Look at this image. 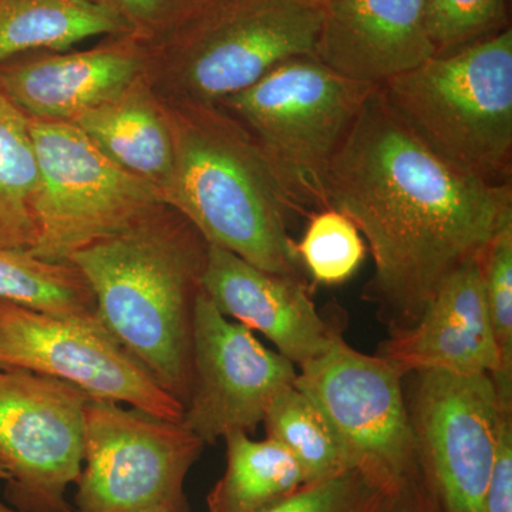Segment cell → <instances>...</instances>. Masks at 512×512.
<instances>
[{"instance_id": "1", "label": "cell", "mask_w": 512, "mask_h": 512, "mask_svg": "<svg viewBox=\"0 0 512 512\" xmlns=\"http://www.w3.org/2000/svg\"><path fill=\"white\" fill-rule=\"evenodd\" d=\"M326 208L366 238L375 276L365 298L390 336L412 329L441 284L481 259L512 218L511 183L494 184L441 160L376 89L325 180Z\"/></svg>"}, {"instance_id": "2", "label": "cell", "mask_w": 512, "mask_h": 512, "mask_svg": "<svg viewBox=\"0 0 512 512\" xmlns=\"http://www.w3.org/2000/svg\"><path fill=\"white\" fill-rule=\"evenodd\" d=\"M207 252L200 231L164 205L70 259L93 293L97 318L183 407L190 397L192 326Z\"/></svg>"}, {"instance_id": "3", "label": "cell", "mask_w": 512, "mask_h": 512, "mask_svg": "<svg viewBox=\"0 0 512 512\" xmlns=\"http://www.w3.org/2000/svg\"><path fill=\"white\" fill-rule=\"evenodd\" d=\"M165 107L174 136L165 204L208 244L271 274L303 281L288 231L295 212L244 128L217 104Z\"/></svg>"}, {"instance_id": "4", "label": "cell", "mask_w": 512, "mask_h": 512, "mask_svg": "<svg viewBox=\"0 0 512 512\" xmlns=\"http://www.w3.org/2000/svg\"><path fill=\"white\" fill-rule=\"evenodd\" d=\"M316 0H221L150 40L144 79L170 106H214L285 60L315 56Z\"/></svg>"}, {"instance_id": "5", "label": "cell", "mask_w": 512, "mask_h": 512, "mask_svg": "<svg viewBox=\"0 0 512 512\" xmlns=\"http://www.w3.org/2000/svg\"><path fill=\"white\" fill-rule=\"evenodd\" d=\"M380 92L441 160L488 183H511V28L433 56L387 80Z\"/></svg>"}, {"instance_id": "6", "label": "cell", "mask_w": 512, "mask_h": 512, "mask_svg": "<svg viewBox=\"0 0 512 512\" xmlns=\"http://www.w3.org/2000/svg\"><path fill=\"white\" fill-rule=\"evenodd\" d=\"M376 89L299 56L217 106L244 128L293 212L308 214L326 208L330 164Z\"/></svg>"}, {"instance_id": "7", "label": "cell", "mask_w": 512, "mask_h": 512, "mask_svg": "<svg viewBox=\"0 0 512 512\" xmlns=\"http://www.w3.org/2000/svg\"><path fill=\"white\" fill-rule=\"evenodd\" d=\"M39 185L30 254L70 264L80 249L121 234L165 204L153 184L114 164L73 123L29 119Z\"/></svg>"}, {"instance_id": "8", "label": "cell", "mask_w": 512, "mask_h": 512, "mask_svg": "<svg viewBox=\"0 0 512 512\" xmlns=\"http://www.w3.org/2000/svg\"><path fill=\"white\" fill-rule=\"evenodd\" d=\"M204 446L183 420L90 400L73 512H190L185 480Z\"/></svg>"}, {"instance_id": "9", "label": "cell", "mask_w": 512, "mask_h": 512, "mask_svg": "<svg viewBox=\"0 0 512 512\" xmlns=\"http://www.w3.org/2000/svg\"><path fill=\"white\" fill-rule=\"evenodd\" d=\"M421 473L443 512H484L504 402L490 375L404 376Z\"/></svg>"}, {"instance_id": "10", "label": "cell", "mask_w": 512, "mask_h": 512, "mask_svg": "<svg viewBox=\"0 0 512 512\" xmlns=\"http://www.w3.org/2000/svg\"><path fill=\"white\" fill-rule=\"evenodd\" d=\"M0 369L28 370L73 384L94 400L183 420V404L165 392L94 312L57 316L0 299Z\"/></svg>"}, {"instance_id": "11", "label": "cell", "mask_w": 512, "mask_h": 512, "mask_svg": "<svg viewBox=\"0 0 512 512\" xmlns=\"http://www.w3.org/2000/svg\"><path fill=\"white\" fill-rule=\"evenodd\" d=\"M79 387L20 369H0V461L5 498L23 512H73L67 488L83 467L86 407Z\"/></svg>"}, {"instance_id": "12", "label": "cell", "mask_w": 512, "mask_h": 512, "mask_svg": "<svg viewBox=\"0 0 512 512\" xmlns=\"http://www.w3.org/2000/svg\"><path fill=\"white\" fill-rule=\"evenodd\" d=\"M293 384L332 424L356 467L387 485L420 470L404 375L386 357L357 352L336 333Z\"/></svg>"}, {"instance_id": "13", "label": "cell", "mask_w": 512, "mask_h": 512, "mask_svg": "<svg viewBox=\"0 0 512 512\" xmlns=\"http://www.w3.org/2000/svg\"><path fill=\"white\" fill-rule=\"evenodd\" d=\"M295 365L266 348L247 326L222 315L204 291L195 303L191 389L183 423L207 446L251 433L272 399L295 383Z\"/></svg>"}, {"instance_id": "14", "label": "cell", "mask_w": 512, "mask_h": 512, "mask_svg": "<svg viewBox=\"0 0 512 512\" xmlns=\"http://www.w3.org/2000/svg\"><path fill=\"white\" fill-rule=\"evenodd\" d=\"M150 40L103 37L96 46L39 52L0 64V90L29 119L73 123L146 76Z\"/></svg>"}, {"instance_id": "15", "label": "cell", "mask_w": 512, "mask_h": 512, "mask_svg": "<svg viewBox=\"0 0 512 512\" xmlns=\"http://www.w3.org/2000/svg\"><path fill=\"white\" fill-rule=\"evenodd\" d=\"M202 291L227 318L262 333L299 367L322 355L335 338L305 282L256 268L208 244Z\"/></svg>"}, {"instance_id": "16", "label": "cell", "mask_w": 512, "mask_h": 512, "mask_svg": "<svg viewBox=\"0 0 512 512\" xmlns=\"http://www.w3.org/2000/svg\"><path fill=\"white\" fill-rule=\"evenodd\" d=\"M426 0H326L315 57L353 82L382 86L436 56Z\"/></svg>"}, {"instance_id": "17", "label": "cell", "mask_w": 512, "mask_h": 512, "mask_svg": "<svg viewBox=\"0 0 512 512\" xmlns=\"http://www.w3.org/2000/svg\"><path fill=\"white\" fill-rule=\"evenodd\" d=\"M379 355L404 376L421 370L495 376L500 359L480 259L448 276L419 322L407 332L390 336Z\"/></svg>"}, {"instance_id": "18", "label": "cell", "mask_w": 512, "mask_h": 512, "mask_svg": "<svg viewBox=\"0 0 512 512\" xmlns=\"http://www.w3.org/2000/svg\"><path fill=\"white\" fill-rule=\"evenodd\" d=\"M73 124L114 164L163 194L173 173L174 136L167 107L144 77Z\"/></svg>"}, {"instance_id": "19", "label": "cell", "mask_w": 512, "mask_h": 512, "mask_svg": "<svg viewBox=\"0 0 512 512\" xmlns=\"http://www.w3.org/2000/svg\"><path fill=\"white\" fill-rule=\"evenodd\" d=\"M136 35L89 0H0V64L39 52H66L93 37Z\"/></svg>"}, {"instance_id": "20", "label": "cell", "mask_w": 512, "mask_h": 512, "mask_svg": "<svg viewBox=\"0 0 512 512\" xmlns=\"http://www.w3.org/2000/svg\"><path fill=\"white\" fill-rule=\"evenodd\" d=\"M227 468L207 497L210 512H262L306 484L302 468L281 444L235 431L224 437Z\"/></svg>"}, {"instance_id": "21", "label": "cell", "mask_w": 512, "mask_h": 512, "mask_svg": "<svg viewBox=\"0 0 512 512\" xmlns=\"http://www.w3.org/2000/svg\"><path fill=\"white\" fill-rule=\"evenodd\" d=\"M37 185L29 117L0 90V249L35 247Z\"/></svg>"}, {"instance_id": "22", "label": "cell", "mask_w": 512, "mask_h": 512, "mask_svg": "<svg viewBox=\"0 0 512 512\" xmlns=\"http://www.w3.org/2000/svg\"><path fill=\"white\" fill-rule=\"evenodd\" d=\"M262 424L266 437L295 458L306 483L356 467L332 424L295 384L276 394Z\"/></svg>"}, {"instance_id": "23", "label": "cell", "mask_w": 512, "mask_h": 512, "mask_svg": "<svg viewBox=\"0 0 512 512\" xmlns=\"http://www.w3.org/2000/svg\"><path fill=\"white\" fill-rule=\"evenodd\" d=\"M0 299L57 316L94 312L93 293L76 266L18 249H0Z\"/></svg>"}, {"instance_id": "24", "label": "cell", "mask_w": 512, "mask_h": 512, "mask_svg": "<svg viewBox=\"0 0 512 512\" xmlns=\"http://www.w3.org/2000/svg\"><path fill=\"white\" fill-rule=\"evenodd\" d=\"M296 252L316 284L340 285L362 265L366 245L346 215L323 208L313 212L302 241L296 242Z\"/></svg>"}, {"instance_id": "25", "label": "cell", "mask_w": 512, "mask_h": 512, "mask_svg": "<svg viewBox=\"0 0 512 512\" xmlns=\"http://www.w3.org/2000/svg\"><path fill=\"white\" fill-rule=\"evenodd\" d=\"M498 372L491 377L498 397L512 402V218L498 228L480 259Z\"/></svg>"}, {"instance_id": "26", "label": "cell", "mask_w": 512, "mask_h": 512, "mask_svg": "<svg viewBox=\"0 0 512 512\" xmlns=\"http://www.w3.org/2000/svg\"><path fill=\"white\" fill-rule=\"evenodd\" d=\"M424 20L436 55L457 52L508 26V0H426Z\"/></svg>"}, {"instance_id": "27", "label": "cell", "mask_w": 512, "mask_h": 512, "mask_svg": "<svg viewBox=\"0 0 512 512\" xmlns=\"http://www.w3.org/2000/svg\"><path fill=\"white\" fill-rule=\"evenodd\" d=\"M379 478L352 467L301 488L262 512H375L387 488Z\"/></svg>"}, {"instance_id": "28", "label": "cell", "mask_w": 512, "mask_h": 512, "mask_svg": "<svg viewBox=\"0 0 512 512\" xmlns=\"http://www.w3.org/2000/svg\"><path fill=\"white\" fill-rule=\"evenodd\" d=\"M110 10L144 39H157L195 10V0H89Z\"/></svg>"}, {"instance_id": "29", "label": "cell", "mask_w": 512, "mask_h": 512, "mask_svg": "<svg viewBox=\"0 0 512 512\" xmlns=\"http://www.w3.org/2000/svg\"><path fill=\"white\" fill-rule=\"evenodd\" d=\"M484 512H512V404H503Z\"/></svg>"}, {"instance_id": "30", "label": "cell", "mask_w": 512, "mask_h": 512, "mask_svg": "<svg viewBox=\"0 0 512 512\" xmlns=\"http://www.w3.org/2000/svg\"><path fill=\"white\" fill-rule=\"evenodd\" d=\"M375 512H443L421 470L387 488Z\"/></svg>"}, {"instance_id": "31", "label": "cell", "mask_w": 512, "mask_h": 512, "mask_svg": "<svg viewBox=\"0 0 512 512\" xmlns=\"http://www.w3.org/2000/svg\"><path fill=\"white\" fill-rule=\"evenodd\" d=\"M0 512H23L20 510H16V508H13L12 505L3 503L2 500H0Z\"/></svg>"}, {"instance_id": "32", "label": "cell", "mask_w": 512, "mask_h": 512, "mask_svg": "<svg viewBox=\"0 0 512 512\" xmlns=\"http://www.w3.org/2000/svg\"><path fill=\"white\" fill-rule=\"evenodd\" d=\"M221 2V0H195V9L201 8V6L211 5V3Z\"/></svg>"}, {"instance_id": "33", "label": "cell", "mask_w": 512, "mask_h": 512, "mask_svg": "<svg viewBox=\"0 0 512 512\" xmlns=\"http://www.w3.org/2000/svg\"><path fill=\"white\" fill-rule=\"evenodd\" d=\"M0 480H3V481L9 480L8 471H6V468H5V466H3L2 461H0Z\"/></svg>"}, {"instance_id": "34", "label": "cell", "mask_w": 512, "mask_h": 512, "mask_svg": "<svg viewBox=\"0 0 512 512\" xmlns=\"http://www.w3.org/2000/svg\"><path fill=\"white\" fill-rule=\"evenodd\" d=\"M316 2H319V3H325L326 0H316Z\"/></svg>"}]
</instances>
